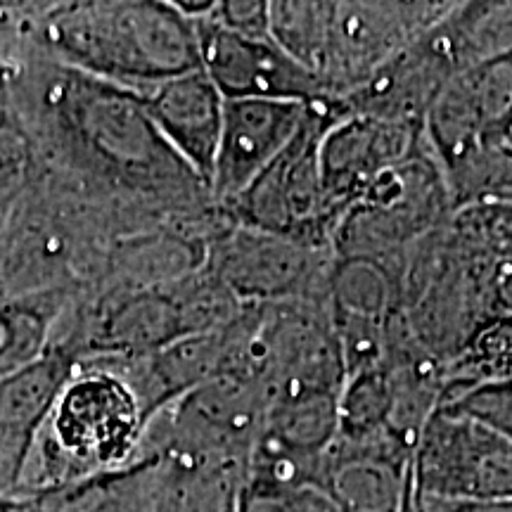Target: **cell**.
Wrapping results in <instances>:
<instances>
[{
	"instance_id": "cell-1",
	"label": "cell",
	"mask_w": 512,
	"mask_h": 512,
	"mask_svg": "<svg viewBox=\"0 0 512 512\" xmlns=\"http://www.w3.org/2000/svg\"><path fill=\"white\" fill-rule=\"evenodd\" d=\"M43 86L50 136L88 176L152 195V202L195 221L223 216L207 181L159 136L136 93L74 69L50 76Z\"/></svg>"
},
{
	"instance_id": "cell-2",
	"label": "cell",
	"mask_w": 512,
	"mask_h": 512,
	"mask_svg": "<svg viewBox=\"0 0 512 512\" xmlns=\"http://www.w3.org/2000/svg\"><path fill=\"white\" fill-rule=\"evenodd\" d=\"M43 29L67 67L131 93L202 69L197 19L176 3H74L55 10Z\"/></svg>"
},
{
	"instance_id": "cell-3",
	"label": "cell",
	"mask_w": 512,
	"mask_h": 512,
	"mask_svg": "<svg viewBox=\"0 0 512 512\" xmlns=\"http://www.w3.org/2000/svg\"><path fill=\"white\" fill-rule=\"evenodd\" d=\"M147 427L126 377L107 370L69 377L36 434L17 494L36 498L128 470L143 460Z\"/></svg>"
},
{
	"instance_id": "cell-4",
	"label": "cell",
	"mask_w": 512,
	"mask_h": 512,
	"mask_svg": "<svg viewBox=\"0 0 512 512\" xmlns=\"http://www.w3.org/2000/svg\"><path fill=\"white\" fill-rule=\"evenodd\" d=\"M456 214L444 171L430 143L384 174L339 221L335 259H368L387 268L399 285L408 252Z\"/></svg>"
},
{
	"instance_id": "cell-5",
	"label": "cell",
	"mask_w": 512,
	"mask_h": 512,
	"mask_svg": "<svg viewBox=\"0 0 512 512\" xmlns=\"http://www.w3.org/2000/svg\"><path fill=\"white\" fill-rule=\"evenodd\" d=\"M342 114H347L342 100L311 102L297 138L238 200L223 207V214L238 226L332 249L337 223L325 200L318 152L328 126Z\"/></svg>"
},
{
	"instance_id": "cell-6",
	"label": "cell",
	"mask_w": 512,
	"mask_h": 512,
	"mask_svg": "<svg viewBox=\"0 0 512 512\" xmlns=\"http://www.w3.org/2000/svg\"><path fill=\"white\" fill-rule=\"evenodd\" d=\"M453 0H342L325 3L313 74L344 100L451 10Z\"/></svg>"
},
{
	"instance_id": "cell-7",
	"label": "cell",
	"mask_w": 512,
	"mask_h": 512,
	"mask_svg": "<svg viewBox=\"0 0 512 512\" xmlns=\"http://www.w3.org/2000/svg\"><path fill=\"white\" fill-rule=\"evenodd\" d=\"M415 496L448 503H512V441L453 406H439L413 453Z\"/></svg>"
},
{
	"instance_id": "cell-8",
	"label": "cell",
	"mask_w": 512,
	"mask_h": 512,
	"mask_svg": "<svg viewBox=\"0 0 512 512\" xmlns=\"http://www.w3.org/2000/svg\"><path fill=\"white\" fill-rule=\"evenodd\" d=\"M332 249L230 223L209 245L207 271L240 304L271 306L328 297Z\"/></svg>"
},
{
	"instance_id": "cell-9",
	"label": "cell",
	"mask_w": 512,
	"mask_h": 512,
	"mask_svg": "<svg viewBox=\"0 0 512 512\" xmlns=\"http://www.w3.org/2000/svg\"><path fill=\"white\" fill-rule=\"evenodd\" d=\"M425 138L439 166L512 145V53L475 64L448 83L427 114Z\"/></svg>"
},
{
	"instance_id": "cell-10",
	"label": "cell",
	"mask_w": 512,
	"mask_h": 512,
	"mask_svg": "<svg viewBox=\"0 0 512 512\" xmlns=\"http://www.w3.org/2000/svg\"><path fill=\"white\" fill-rule=\"evenodd\" d=\"M425 143V128L401 121L342 114L320 140V178L332 219L361 200L384 174L413 157Z\"/></svg>"
},
{
	"instance_id": "cell-11",
	"label": "cell",
	"mask_w": 512,
	"mask_h": 512,
	"mask_svg": "<svg viewBox=\"0 0 512 512\" xmlns=\"http://www.w3.org/2000/svg\"><path fill=\"white\" fill-rule=\"evenodd\" d=\"M197 27L202 69L226 100L316 102L330 98L320 79L292 60L271 36L235 34L216 27L207 17L197 19Z\"/></svg>"
},
{
	"instance_id": "cell-12",
	"label": "cell",
	"mask_w": 512,
	"mask_h": 512,
	"mask_svg": "<svg viewBox=\"0 0 512 512\" xmlns=\"http://www.w3.org/2000/svg\"><path fill=\"white\" fill-rule=\"evenodd\" d=\"M309 105L297 100H226L209 181L211 195L221 209L238 200L283 155L302 131Z\"/></svg>"
},
{
	"instance_id": "cell-13",
	"label": "cell",
	"mask_w": 512,
	"mask_h": 512,
	"mask_svg": "<svg viewBox=\"0 0 512 512\" xmlns=\"http://www.w3.org/2000/svg\"><path fill=\"white\" fill-rule=\"evenodd\" d=\"M136 95L159 136L209 185L219 150L226 98L204 74V69L164 81Z\"/></svg>"
},
{
	"instance_id": "cell-14",
	"label": "cell",
	"mask_w": 512,
	"mask_h": 512,
	"mask_svg": "<svg viewBox=\"0 0 512 512\" xmlns=\"http://www.w3.org/2000/svg\"><path fill=\"white\" fill-rule=\"evenodd\" d=\"M155 458L34 498L29 512H152Z\"/></svg>"
},
{
	"instance_id": "cell-15",
	"label": "cell",
	"mask_w": 512,
	"mask_h": 512,
	"mask_svg": "<svg viewBox=\"0 0 512 512\" xmlns=\"http://www.w3.org/2000/svg\"><path fill=\"white\" fill-rule=\"evenodd\" d=\"M332 313L389 320L401 313L394 275L368 259H335L328 278Z\"/></svg>"
},
{
	"instance_id": "cell-16",
	"label": "cell",
	"mask_w": 512,
	"mask_h": 512,
	"mask_svg": "<svg viewBox=\"0 0 512 512\" xmlns=\"http://www.w3.org/2000/svg\"><path fill=\"white\" fill-rule=\"evenodd\" d=\"M233 512H337V508L316 486L283 489L245 482Z\"/></svg>"
},
{
	"instance_id": "cell-17",
	"label": "cell",
	"mask_w": 512,
	"mask_h": 512,
	"mask_svg": "<svg viewBox=\"0 0 512 512\" xmlns=\"http://www.w3.org/2000/svg\"><path fill=\"white\" fill-rule=\"evenodd\" d=\"M444 406H453L472 415V418L486 422L496 432H501L505 439L512 441V377L477 384Z\"/></svg>"
},
{
	"instance_id": "cell-18",
	"label": "cell",
	"mask_w": 512,
	"mask_h": 512,
	"mask_svg": "<svg viewBox=\"0 0 512 512\" xmlns=\"http://www.w3.org/2000/svg\"><path fill=\"white\" fill-rule=\"evenodd\" d=\"M216 27L235 31L242 36H268V3L261 0H228L214 3L209 15H204Z\"/></svg>"
},
{
	"instance_id": "cell-19",
	"label": "cell",
	"mask_w": 512,
	"mask_h": 512,
	"mask_svg": "<svg viewBox=\"0 0 512 512\" xmlns=\"http://www.w3.org/2000/svg\"><path fill=\"white\" fill-rule=\"evenodd\" d=\"M489 309L491 320L512 316V254L491 266Z\"/></svg>"
},
{
	"instance_id": "cell-20",
	"label": "cell",
	"mask_w": 512,
	"mask_h": 512,
	"mask_svg": "<svg viewBox=\"0 0 512 512\" xmlns=\"http://www.w3.org/2000/svg\"><path fill=\"white\" fill-rule=\"evenodd\" d=\"M413 512H512V503H448L413 496Z\"/></svg>"
},
{
	"instance_id": "cell-21",
	"label": "cell",
	"mask_w": 512,
	"mask_h": 512,
	"mask_svg": "<svg viewBox=\"0 0 512 512\" xmlns=\"http://www.w3.org/2000/svg\"><path fill=\"white\" fill-rule=\"evenodd\" d=\"M34 498L19 496V494H8L0 496V512H29Z\"/></svg>"
}]
</instances>
